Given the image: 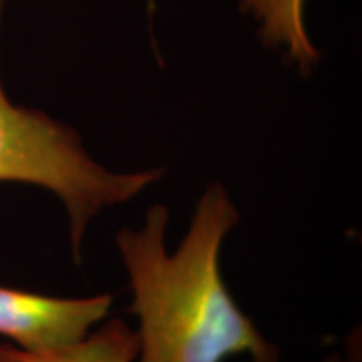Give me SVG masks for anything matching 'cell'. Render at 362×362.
<instances>
[{"label":"cell","mask_w":362,"mask_h":362,"mask_svg":"<svg viewBox=\"0 0 362 362\" xmlns=\"http://www.w3.org/2000/svg\"><path fill=\"white\" fill-rule=\"evenodd\" d=\"M324 362H346V361H344L339 354H330L329 357H325Z\"/></svg>","instance_id":"8992f818"},{"label":"cell","mask_w":362,"mask_h":362,"mask_svg":"<svg viewBox=\"0 0 362 362\" xmlns=\"http://www.w3.org/2000/svg\"><path fill=\"white\" fill-rule=\"evenodd\" d=\"M243 7L262 21V35L267 44L285 45L300 71H310L319 52L305 33L304 0H243Z\"/></svg>","instance_id":"5b68a950"},{"label":"cell","mask_w":362,"mask_h":362,"mask_svg":"<svg viewBox=\"0 0 362 362\" xmlns=\"http://www.w3.org/2000/svg\"><path fill=\"white\" fill-rule=\"evenodd\" d=\"M237 206L221 183H211L194 206L188 232L166 250L170 211L153 205L139 228H121L116 245L133 292L138 362H279L280 351L243 314L220 269L221 245L238 223Z\"/></svg>","instance_id":"6da1fadb"},{"label":"cell","mask_w":362,"mask_h":362,"mask_svg":"<svg viewBox=\"0 0 362 362\" xmlns=\"http://www.w3.org/2000/svg\"><path fill=\"white\" fill-rule=\"evenodd\" d=\"M4 0H0L2 16ZM163 170L116 173L86 151L76 131L44 112L16 106L0 84V183H24L56 194L69 218L74 259L94 216L123 205L160 181Z\"/></svg>","instance_id":"7a4b0ae2"},{"label":"cell","mask_w":362,"mask_h":362,"mask_svg":"<svg viewBox=\"0 0 362 362\" xmlns=\"http://www.w3.org/2000/svg\"><path fill=\"white\" fill-rule=\"evenodd\" d=\"M138 337L121 319H112L79 341L47 351H25L0 344V362H134Z\"/></svg>","instance_id":"277c9868"},{"label":"cell","mask_w":362,"mask_h":362,"mask_svg":"<svg viewBox=\"0 0 362 362\" xmlns=\"http://www.w3.org/2000/svg\"><path fill=\"white\" fill-rule=\"evenodd\" d=\"M107 293L61 298L0 285V336L25 351H47L90 332L111 309Z\"/></svg>","instance_id":"3957f363"}]
</instances>
